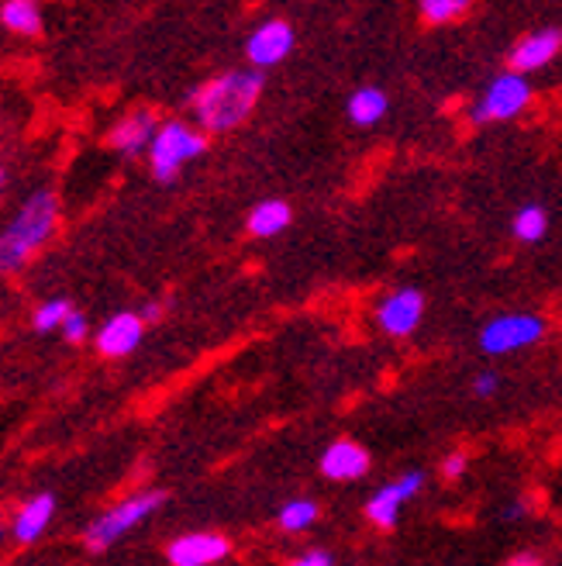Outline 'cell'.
I'll list each match as a JSON object with an SVG mask.
<instances>
[{"label": "cell", "mask_w": 562, "mask_h": 566, "mask_svg": "<svg viewBox=\"0 0 562 566\" xmlns=\"http://www.w3.org/2000/svg\"><path fill=\"white\" fill-rule=\"evenodd\" d=\"M263 94V73L259 70H232L208 80L197 87L190 107L201 132H232L238 128L259 104Z\"/></svg>", "instance_id": "obj_1"}, {"label": "cell", "mask_w": 562, "mask_h": 566, "mask_svg": "<svg viewBox=\"0 0 562 566\" xmlns=\"http://www.w3.org/2000/svg\"><path fill=\"white\" fill-rule=\"evenodd\" d=\"M60 224V201L52 190H35L0 229V273H18L32 263Z\"/></svg>", "instance_id": "obj_2"}, {"label": "cell", "mask_w": 562, "mask_h": 566, "mask_svg": "<svg viewBox=\"0 0 562 566\" xmlns=\"http://www.w3.org/2000/svg\"><path fill=\"white\" fill-rule=\"evenodd\" d=\"M166 494L162 491H142L135 497H125L121 504L107 507L104 515H97L91 525H87V535H83V543H87L91 553H104L115 543H121L131 528H138L146 518H152L159 507H162Z\"/></svg>", "instance_id": "obj_3"}, {"label": "cell", "mask_w": 562, "mask_h": 566, "mask_svg": "<svg viewBox=\"0 0 562 566\" xmlns=\"http://www.w3.org/2000/svg\"><path fill=\"white\" fill-rule=\"evenodd\" d=\"M208 149V135L201 128H193L187 122H162L156 138H152V149H149V166L156 180L170 184L180 177V169L187 163H193L197 156H204Z\"/></svg>", "instance_id": "obj_4"}, {"label": "cell", "mask_w": 562, "mask_h": 566, "mask_svg": "<svg viewBox=\"0 0 562 566\" xmlns=\"http://www.w3.org/2000/svg\"><path fill=\"white\" fill-rule=\"evenodd\" d=\"M542 335H545V322L539 315L511 311V315H497L484 325L480 349L487 356H508V353H518V349L542 343Z\"/></svg>", "instance_id": "obj_5"}, {"label": "cell", "mask_w": 562, "mask_h": 566, "mask_svg": "<svg viewBox=\"0 0 562 566\" xmlns=\"http://www.w3.org/2000/svg\"><path fill=\"white\" fill-rule=\"evenodd\" d=\"M531 104V87H528V80L515 70L508 73H500L497 80H490V87L487 94L480 97V104H476L469 111V118L476 125H490V122H511L518 118L521 111Z\"/></svg>", "instance_id": "obj_6"}, {"label": "cell", "mask_w": 562, "mask_h": 566, "mask_svg": "<svg viewBox=\"0 0 562 566\" xmlns=\"http://www.w3.org/2000/svg\"><path fill=\"white\" fill-rule=\"evenodd\" d=\"M290 52H294V28L284 18L263 21L256 32L248 35V42H245L248 63L256 66L259 73L269 70V66H276V63H284Z\"/></svg>", "instance_id": "obj_7"}, {"label": "cell", "mask_w": 562, "mask_h": 566, "mask_svg": "<svg viewBox=\"0 0 562 566\" xmlns=\"http://www.w3.org/2000/svg\"><path fill=\"white\" fill-rule=\"evenodd\" d=\"M421 315H425V294L417 287H401L380 301L377 307V325L390 335V338H407L417 325Z\"/></svg>", "instance_id": "obj_8"}, {"label": "cell", "mask_w": 562, "mask_h": 566, "mask_svg": "<svg viewBox=\"0 0 562 566\" xmlns=\"http://www.w3.org/2000/svg\"><path fill=\"white\" fill-rule=\"evenodd\" d=\"M421 488H425V476L421 473H404L401 480H390V484H383L370 501H367V518L377 525V528H393L401 522V507L421 494Z\"/></svg>", "instance_id": "obj_9"}, {"label": "cell", "mask_w": 562, "mask_h": 566, "mask_svg": "<svg viewBox=\"0 0 562 566\" xmlns=\"http://www.w3.org/2000/svg\"><path fill=\"white\" fill-rule=\"evenodd\" d=\"M232 553V543L218 532H187L166 546L170 566H214Z\"/></svg>", "instance_id": "obj_10"}, {"label": "cell", "mask_w": 562, "mask_h": 566, "mask_svg": "<svg viewBox=\"0 0 562 566\" xmlns=\"http://www.w3.org/2000/svg\"><path fill=\"white\" fill-rule=\"evenodd\" d=\"M142 332H146L142 315H135V311H118V315H110L100 325V332H97V349L107 359L131 356L138 349V343H142Z\"/></svg>", "instance_id": "obj_11"}, {"label": "cell", "mask_w": 562, "mask_h": 566, "mask_svg": "<svg viewBox=\"0 0 562 566\" xmlns=\"http://www.w3.org/2000/svg\"><path fill=\"white\" fill-rule=\"evenodd\" d=\"M559 52H562V32H559V28H539V32H528L511 49V66L521 76L536 73V70H545Z\"/></svg>", "instance_id": "obj_12"}, {"label": "cell", "mask_w": 562, "mask_h": 566, "mask_svg": "<svg viewBox=\"0 0 562 566\" xmlns=\"http://www.w3.org/2000/svg\"><path fill=\"white\" fill-rule=\"evenodd\" d=\"M370 463V452L352 439H339L321 452V473L328 480H339V484H352V480L367 476Z\"/></svg>", "instance_id": "obj_13"}, {"label": "cell", "mask_w": 562, "mask_h": 566, "mask_svg": "<svg viewBox=\"0 0 562 566\" xmlns=\"http://www.w3.org/2000/svg\"><path fill=\"white\" fill-rule=\"evenodd\" d=\"M156 132H159V118L152 111H131V115H125L115 128H110L107 142H110V149H118L121 156H138V153L152 149Z\"/></svg>", "instance_id": "obj_14"}, {"label": "cell", "mask_w": 562, "mask_h": 566, "mask_svg": "<svg viewBox=\"0 0 562 566\" xmlns=\"http://www.w3.org/2000/svg\"><path fill=\"white\" fill-rule=\"evenodd\" d=\"M52 515H55V497L52 494H39L32 501H24L14 512V518H11V535L18 543H35L39 535L49 528Z\"/></svg>", "instance_id": "obj_15"}, {"label": "cell", "mask_w": 562, "mask_h": 566, "mask_svg": "<svg viewBox=\"0 0 562 566\" xmlns=\"http://www.w3.org/2000/svg\"><path fill=\"white\" fill-rule=\"evenodd\" d=\"M290 221H294V211L287 201H263L248 214V232L256 239H273L284 232Z\"/></svg>", "instance_id": "obj_16"}, {"label": "cell", "mask_w": 562, "mask_h": 566, "mask_svg": "<svg viewBox=\"0 0 562 566\" xmlns=\"http://www.w3.org/2000/svg\"><path fill=\"white\" fill-rule=\"evenodd\" d=\"M386 107H390V101H386V94L380 87H359L346 104L349 122L359 125V128H373L386 115Z\"/></svg>", "instance_id": "obj_17"}, {"label": "cell", "mask_w": 562, "mask_h": 566, "mask_svg": "<svg viewBox=\"0 0 562 566\" xmlns=\"http://www.w3.org/2000/svg\"><path fill=\"white\" fill-rule=\"evenodd\" d=\"M0 21H4L8 32L24 35V39L42 32V11H39V4H32V0H8V4L0 8Z\"/></svg>", "instance_id": "obj_18"}, {"label": "cell", "mask_w": 562, "mask_h": 566, "mask_svg": "<svg viewBox=\"0 0 562 566\" xmlns=\"http://www.w3.org/2000/svg\"><path fill=\"white\" fill-rule=\"evenodd\" d=\"M318 518H321V507L315 501H307V497H297V501H287L284 507H279L276 522L284 532H307Z\"/></svg>", "instance_id": "obj_19"}, {"label": "cell", "mask_w": 562, "mask_h": 566, "mask_svg": "<svg viewBox=\"0 0 562 566\" xmlns=\"http://www.w3.org/2000/svg\"><path fill=\"white\" fill-rule=\"evenodd\" d=\"M511 229H515V235H518L521 242H542L545 232H549V214H545L542 205H524V208L515 214Z\"/></svg>", "instance_id": "obj_20"}, {"label": "cell", "mask_w": 562, "mask_h": 566, "mask_svg": "<svg viewBox=\"0 0 562 566\" xmlns=\"http://www.w3.org/2000/svg\"><path fill=\"white\" fill-rule=\"evenodd\" d=\"M70 315H73V304L66 297H52L35 307L32 325H35V332H52V328H63Z\"/></svg>", "instance_id": "obj_21"}, {"label": "cell", "mask_w": 562, "mask_h": 566, "mask_svg": "<svg viewBox=\"0 0 562 566\" xmlns=\"http://www.w3.org/2000/svg\"><path fill=\"white\" fill-rule=\"evenodd\" d=\"M417 11L428 24H448V21H459L469 11V4L466 0H421Z\"/></svg>", "instance_id": "obj_22"}, {"label": "cell", "mask_w": 562, "mask_h": 566, "mask_svg": "<svg viewBox=\"0 0 562 566\" xmlns=\"http://www.w3.org/2000/svg\"><path fill=\"white\" fill-rule=\"evenodd\" d=\"M60 332H63L66 343H83V338H87V332H91V325H87V318L79 315V311H73V315L66 318V325Z\"/></svg>", "instance_id": "obj_23"}, {"label": "cell", "mask_w": 562, "mask_h": 566, "mask_svg": "<svg viewBox=\"0 0 562 566\" xmlns=\"http://www.w3.org/2000/svg\"><path fill=\"white\" fill-rule=\"evenodd\" d=\"M500 390V377H494V374H480L473 380V394L476 398H494V394Z\"/></svg>", "instance_id": "obj_24"}, {"label": "cell", "mask_w": 562, "mask_h": 566, "mask_svg": "<svg viewBox=\"0 0 562 566\" xmlns=\"http://www.w3.org/2000/svg\"><path fill=\"white\" fill-rule=\"evenodd\" d=\"M442 473H445V480H459V476L466 473V452L456 449L453 457H448V460L442 463Z\"/></svg>", "instance_id": "obj_25"}, {"label": "cell", "mask_w": 562, "mask_h": 566, "mask_svg": "<svg viewBox=\"0 0 562 566\" xmlns=\"http://www.w3.org/2000/svg\"><path fill=\"white\" fill-rule=\"evenodd\" d=\"M290 566H335V559H331V553H325V549H307V553H300Z\"/></svg>", "instance_id": "obj_26"}, {"label": "cell", "mask_w": 562, "mask_h": 566, "mask_svg": "<svg viewBox=\"0 0 562 566\" xmlns=\"http://www.w3.org/2000/svg\"><path fill=\"white\" fill-rule=\"evenodd\" d=\"M508 566H545V563L536 553H518V556L508 559Z\"/></svg>", "instance_id": "obj_27"}, {"label": "cell", "mask_w": 562, "mask_h": 566, "mask_svg": "<svg viewBox=\"0 0 562 566\" xmlns=\"http://www.w3.org/2000/svg\"><path fill=\"white\" fill-rule=\"evenodd\" d=\"M159 318V304H146V311H142V322H156Z\"/></svg>", "instance_id": "obj_28"}, {"label": "cell", "mask_w": 562, "mask_h": 566, "mask_svg": "<svg viewBox=\"0 0 562 566\" xmlns=\"http://www.w3.org/2000/svg\"><path fill=\"white\" fill-rule=\"evenodd\" d=\"M0 539H4V522H0Z\"/></svg>", "instance_id": "obj_29"}, {"label": "cell", "mask_w": 562, "mask_h": 566, "mask_svg": "<svg viewBox=\"0 0 562 566\" xmlns=\"http://www.w3.org/2000/svg\"><path fill=\"white\" fill-rule=\"evenodd\" d=\"M0 184H4V169H0Z\"/></svg>", "instance_id": "obj_30"}]
</instances>
